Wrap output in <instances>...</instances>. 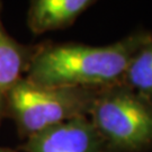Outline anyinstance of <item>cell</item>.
<instances>
[{"label":"cell","mask_w":152,"mask_h":152,"mask_svg":"<svg viewBox=\"0 0 152 152\" xmlns=\"http://www.w3.org/2000/svg\"><path fill=\"white\" fill-rule=\"evenodd\" d=\"M151 35L139 31L103 46L75 42L39 44L24 78L43 87H107L122 80L131 58Z\"/></svg>","instance_id":"cell-1"},{"label":"cell","mask_w":152,"mask_h":152,"mask_svg":"<svg viewBox=\"0 0 152 152\" xmlns=\"http://www.w3.org/2000/svg\"><path fill=\"white\" fill-rule=\"evenodd\" d=\"M121 81L152 102V35L131 58Z\"/></svg>","instance_id":"cell-7"},{"label":"cell","mask_w":152,"mask_h":152,"mask_svg":"<svg viewBox=\"0 0 152 152\" xmlns=\"http://www.w3.org/2000/svg\"><path fill=\"white\" fill-rule=\"evenodd\" d=\"M88 118L108 152L152 148V102L122 81L99 89Z\"/></svg>","instance_id":"cell-2"},{"label":"cell","mask_w":152,"mask_h":152,"mask_svg":"<svg viewBox=\"0 0 152 152\" xmlns=\"http://www.w3.org/2000/svg\"><path fill=\"white\" fill-rule=\"evenodd\" d=\"M94 4L91 0H33L27 11V26L34 35L66 28Z\"/></svg>","instance_id":"cell-5"},{"label":"cell","mask_w":152,"mask_h":152,"mask_svg":"<svg viewBox=\"0 0 152 152\" xmlns=\"http://www.w3.org/2000/svg\"><path fill=\"white\" fill-rule=\"evenodd\" d=\"M99 89L43 87L20 79L10 91L6 117L15 122L18 134L28 139L42 131L78 117H88Z\"/></svg>","instance_id":"cell-3"},{"label":"cell","mask_w":152,"mask_h":152,"mask_svg":"<svg viewBox=\"0 0 152 152\" xmlns=\"http://www.w3.org/2000/svg\"><path fill=\"white\" fill-rule=\"evenodd\" d=\"M24 152H108L88 117L55 125L25 140Z\"/></svg>","instance_id":"cell-4"},{"label":"cell","mask_w":152,"mask_h":152,"mask_svg":"<svg viewBox=\"0 0 152 152\" xmlns=\"http://www.w3.org/2000/svg\"><path fill=\"white\" fill-rule=\"evenodd\" d=\"M2 5L0 2V14ZM35 46L17 42L6 31L0 15V124L6 117L7 99L12 88L26 75Z\"/></svg>","instance_id":"cell-6"},{"label":"cell","mask_w":152,"mask_h":152,"mask_svg":"<svg viewBox=\"0 0 152 152\" xmlns=\"http://www.w3.org/2000/svg\"><path fill=\"white\" fill-rule=\"evenodd\" d=\"M0 152H17L16 150H12L10 148H4L0 147Z\"/></svg>","instance_id":"cell-8"}]
</instances>
